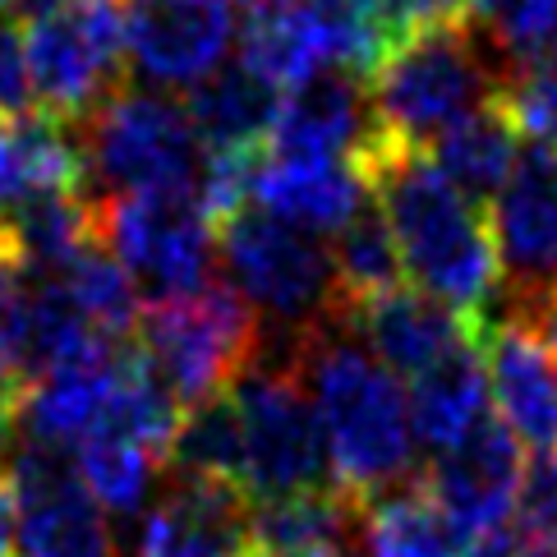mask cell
<instances>
[{
    "label": "cell",
    "instance_id": "6da1fadb",
    "mask_svg": "<svg viewBox=\"0 0 557 557\" xmlns=\"http://www.w3.org/2000/svg\"><path fill=\"white\" fill-rule=\"evenodd\" d=\"M290 369L305 383L327 437L336 488L355 503L420 480V437L410 424V396L387 364L346 327L342 313L290 336Z\"/></svg>",
    "mask_w": 557,
    "mask_h": 557
},
{
    "label": "cell",
    "instance_id": "7a4b0ae2",
    "mask_svg": "<svg viewBox=\"0 0 557 557\" xmlns=\"http://www.w3.org/2000/svg\"><path fill=\"white\" fill-rule=\"evenodd\" d=\"M355 166L387 216L410 282L456 313L484 323V309L503 286L488 212L474 208L429 162V152H410L383 134H373Z\"/></svg>",
    "mask_w": 557,
    "mask_h": 557
},
{
    "label": "cell",
    "instance_id": "3957f363",
    "mask_svg": "<svg viewBox=\"0 0 557 557\" xmlns=\"http://www.w3.org/2000/svg\"><path fill=\"white\" fill-rule=\"evenodd\" d=\"M511 65L488 47L474 18L406 33L369 78L373 125L410 152H429L451 125L503 102Z\"/></svg>",
    "mask_w": 557,
    "mask_h": 557
},
{
    "label": "cell",
    "instance_id": "277c9868",
    "mask_svg": "<svg viewBox=\"0 0 557 557\" xmlns=\"http://www.w3.org/2000/svg\"><path fill=\"white\" fill-rule=\"evenodd\" d=\"M78 134L84 152V194L92 203L148 194H194L203 144L185 107L157 88H121L102 102Z\"/></svg>",
    "mask_w": 557,
    "mask_h": 557
},
{
    "label": "cell",
    "instance_id": "5b68a950",
    "mask_svg": "<svg viewBox=\"0 0 557 557\" xmlns=\"http://www.w3.org/2000/svg\"><path fill=\"white\" fill-rule=\"evenodd\" d=\"M134 346L144 350V360L171 387L175 401L189 410L231 392L258 364L263 323L231 290L226 276H212L189 295L148 300V309L138 313Z\"/></svg>",
    "mask_w": 557,
    "mask_h": 557
},
{
    "label": "cell",
    "instance_id": "8992f818",
    "mask_svg": "<svg viewBox=\"0 0 557 557\" xmlns=\"http://www.w3.org/2000/svg\"><path fill=\"white\" fill-rule=\"evenodd\" d=\"M37 111L78 129L125 88L129 0H65L24 37Z\"/></svg>",
    "mask_w": 557,
    "mask_h": 557
},
{
    "label": "cell",
    "instance_id": "52a82bcc",
    "mask_svg": "<svg viewBox=\"0 0 557 557\" xmlns=\"http://www.w3.org/2000/svg\"><path fill=\"white\" fill-rule=\"evenodd\" d=\"M231 401L240 414V493L249 497V507L336 484L323 424H318V410L290 364H253L231 387Z\"/></svg>",
    "mask_w": 557,
    "mask_h": 557
},
{
    "label": "cell",
    "instance_id": "ba28073f",
    "mask_svg": "<svg viewBox=\"0 0 557 557\" xmlns=\"http://www.w3.org/2000/svg\"><path fill=\"white\" fill-rule=\"evenodd\" d=\"M216 253H222L231 290L258 318L282 323L290 336L336 313L332 249L318 245V235L245 208L216 231Z\"/></svg>",
    "mask_w": 557,
    "mask_h": 557
},
{
    "label": "cell",
    "instance_id": "9c48e42d",
    "mask_svg": "<svg viewBox=\"0 0 557 557\" xmlns=\"http://www.w3.org/2000/svg\"><path fill=\"white\" fill-rule=\"evenodd\" d=\"M97 208V235L121 258L134 286H148L152 300L189 295L212 282L216 226L194 194L111 198Z\"/></svg>",
    "mask_w": 557,
    "mask_h": 557
},
{
    "label": "cell",
    "instance_id": "30bf717a",
    "mask_svg": "<svg viewBox=\"0 0 557 557\" xmlns=\"http://www.w3.org/2000/svg\"><path fill=\"white\" fill-rule=\"evenodd\" d=\"M525 466L530 461L521 437L497 420V410H488L461 443L433 456L420 470V484L437 511L461 530V540H484V534L507 530Z\"/></svg>",
    "mask_w": 557,
    "mask_h": 557
},
{
    "label": "cell",
    "instance_id": "8fae6325",
    "mask_svg": "<svg viewBox=\"0 0 557 557\" xmlns=\"http://www.w3.org/2000/svg\"><path fill=\"white\" fill-rule=\"evenodd\" d=\"M5 474L18 503V557H121L74 456L24 443Z\"/></svg>",
    "mask_w": 557,
    "mask_h": 557
},
{
    "label": "cell",
    "instance_id": "7c38bea8",
    "mask_svg": "<svg viewBox=\"0 0 557 557\" xmlns=\"http://www.w3.org/2000/svg\"><path fill=\"white\" fill-rule=\"evenodd\" d=\"M497 272L511 300L557 290V148H525L488 208Z\"/></svg>",
    "mask_w": 557,
    "mask_h": 557
},
{
    "label": "cell",
    "instance_id": "4fadbf2b",
    "mask_svg": "<svg viewBox=\"0 0 557 557\" xmlns=\"http://www.w3.org/2000/svg\"><path fill=\"white\" fill-rule=\"evenodd\" d=\"M235 42L231 0H129V65L157 88H198Z\"/></svg>",
    "mask_w": 557,
    "mask_h": 557
},
{
    "label": "cell",
    "instance_id": "5bb4252c",
    "mask_svg": "<svg viewBox=\"0 0 557 557\" xmlns=\"http://www.w3.org/2000/svg\"><path fill=\"white\" fill-rule=\"evenodd\" d=\"M342 318L373 350V360L387 364L396 377H420L437 360H447L451 350L484 336V323H474V318L456 313L451 305L433 300L420 286H396Z\"/></svg>",
    "mask_w": 557,
    "mask_h": 557
},
{
    "label": "cell",
    "instance_id": "9a60e30c",
    "mask_svg": "<svg viewBox=\"0 0 557 557\" xmlns=\"http://www.w3.org/2000/svg\"><path fill=\"white\" fill-rule=\"evenodd\" d=\"M373 102L369 78L346 70H323L309 84L282 97L276 125L268 138L272 157H342L360 162V152L373 144Z\"/></svg>",
    "mask_w": 557,
    "mask_h": 557
},
{
    "label": "cell",
    "instance_id": "2e32d148",
    "mask_svg": "<svg viewBox=\"0 0 557 557\" xmlns=\"http://www.w3.org/2000/svg\"><path fill=\"white\" fill-rule=\"evenodd\" d=\"M249 497L235 484L175 480L144 516L134 557H240L249 548Z\"/></svg>",
    "mask_w": 557,
    "mask_h": 557
},
{
    "label": "cell",
    "instance_id": "e0dca14e",
    "mask_svg": "<svg viewBox=\"0 0 557 557\" xmlns=\"http://www.w3.org/2000/svg\"><path fill=\"white\" fill-rule=\"evenodd\" d=\"M258 212L276 216L305 235H332L360 212L373 189L355 162L342 157H272L263 148V166L253 181Z\"/></svg>",
    "mask_w": 557,
    "mask_h": 557
},
{
    "label": "cell",
    "instance_id": "ac0fdd59",
    "mask_svg": "<svg viewBox=\"0 0 557 557\" xmlns=\"http://www.w3.org/2000/svg\"><path fill=\"white\" fill-rule=\"evenodd\" d=\"M484 364H488V396L521 447L553 451L557 447V364L534 336L507 318L484 327Z\"/></svg>",
    "mask_w": 557,
    "mask_h": 557
},
{
    "label": "cell",
    "instance_id": "d6986e66",
    "mask_svg": "<svg viewBox=\"0 0 557 557\" xmlns=\"http://www.w3.org/2000/svg\"><path fill=\"white\" fill-rule=\"evenodd\" d=\"M364 503L346 488H318L249 511V544L286 557H346L360 544Z\"/></svg>",
    "mask_w": 557,
    "mask_h": 557
},
{
    "label": "cell",
    "instance_id": "ffe728a7",
    "mask_svg": "<svg viewBox=\"0 0 557 557\" xmlns=\"http://www.w3.org/2000/svg\"><path fill=\"white\" fill-rule=\"evenodd\" d=\"M276 111H282V88H272L245 61H231L216 74H208L198 88H189V102H185V115L203 152L268 148Z\"/></svg>",
    "mask_w": 557,
    "mask_h": 557
},
{
    "label": "cell",
    "instance_id": "44dd1931",
    "mask_svg": "<svg viewBox=\"0 0 557 557\" xmlns=\"http://www.w3.org/2000/svg\"><path fill=\"white\" fill-rule=\"evenodd\" d=\"M410 424L420 447L433 456L456 447L461 437L488 414V364H484V336L451 350L420 377H410Z\"/></svg>",
    "mask_w": 557,
    "mask_h": 557
},
{
    "label": "cell",
    "instance_id": "7402d4cb",
    "mask_svg": "<svg viewBox=\"0 0 557 557\" xmlns=\"http://www.w3.org/2000/svg\"><path fill=\"white\" fill-rule=\"evenodd\" d=\"M521 129L507 115L503 102H488L474 115H466L461 125H451L437 144L429 148V162L461 189L474 208H484L488 198L503 194L511 181L516 162H521Z\"/></svg>",
    "mask_w": 557,
    "mask_h": 557
},
{
    "label": "cell",
    "instance_id": "603a6c76",
    "mask_svg": "<svg viewBox=\"0 0 557 557\" xmlns=\"http://www.w3.org/2000/svg\"><path fill=\"white\" fill-rule=\"evenodd\" d=\"M240 61L253 74H263L272 88L295 92L327 70V51L300 0H272L240 18Z\"/></svg>",
    "mask_w": 557,
    "mask_h": 557
},
{
    "label": "cell",
    "instance_id": "cb8c5ba5",
    "mask_svg": "<svg viewBox=\"0 0 557 557\" xmlns=\"http://www.w3.org/2000/svg\"><path fill=\"white\" fill-rule=\"evenodd\" d=\"M360 548H364V557H461L466 540H461V530L437 511L424 484L410 480L406 488L383 493L377 503L364 507Z\"/></svg>",
    "mask_w": 557,
    "mask_h": 557
},
{
    "label": "cell",
    "instance_id": "d4e9b609",
    "mask_svg": "<svg viewBox=\"0 0 557 557\" xmlns=\"http://www.w3.org/2000/svg\"><path fill=\"white\" fill-rule=\"evenodd\" d=\"M332 272H336V313H350L377 295H387L401 286V249H396V235L387 226L377 198L350 216V222L336 231L332 245Z\"/></svg>",
    "mask_w": 557,
    "mask_h": 557
},
{
    "label": "cell",
    "instance_id": "484cf974",
    "mask_svg": "<svg viewBox=\"0 0 557 557\" xmlns=\"http://www.w3.org/2000/svg\"><path fill=\"white\" fill-rule=\"evenodd\" d=\"M51 282L61 286L78 309H84V318L102 336H111V342H129L134 336L138 313H144V305H138V286H134V276L125 272V263L102 240L78 249L70 263L51 276Z\"/></svg>",
    "mask_w": 557,
    "mask_h": 557
},
{
    "label": "cell",
    "instance_id": "4316f807",
    "mask_svg": "<svg viewBox=\"0 0 557 557\" xmlns=\"http://www.w3.org/2000/svg\"><path fill=\"white\" fill-rule=\"evenodd\" d=\"M171 470L181 474V480H208V484L240 488L245 447H240V414H235L231 392L185 410L181 433H175V443H171Z\"/></svg>",
    "mask_w": 557,
    "mask_h": 557
},
{
    "label": "cell",
    "instance_id": "83f0119b",
    "mask_svg": "<svg viewBox=\"0 0 557 557\" xmlns=\"http://www.w3.org/2000/svg\"><path fill=\"white\" fill-rule=\"evenodd\" d=\"M78 456V480H84L88 497L102 516H115V521H129L148 507L152 484H157V456H148L144 447L121 443V437H88Z\"/></svg>",
    "mask_w": 557,
    "mask_h": 557
},
{
    "label": "cell",
    "instance_id": "f1b7e54d",
    "mask_svg": "<svg viewBox=\"0 0 557 557\" xmlns=\"http://www.w3.org/2000/svg\"><path fill=\"white\" fill-rule=\"evenodd\" d=\"M309 24L318 33V42L327 51V65L373 78V70L387 61V51L396 47V37L377 18L369 0H300Z\"/></svg>",
    "mask_w": 557,
    "mask_h": 557
},
{
    "label": "cell",
    "instance_id": "f546056e",
    "mask_svg": "<svg viewBox=\"0 0 557 557\" xmlns=\"http://www.w3.org/2000/svg\"><path fill=\"white\" fill-rule=\"evenodd\" d=\"M470 18L507 65L557 47V0H470Z\"/></svg>",
    "mask_w": 557,
    "mask_h": 557
},
{
    "label": "cell",
    "instance_id": "4dcf8cb0",
    "mask_svg": "<svg viewBox=\"0 0 557 557\" xmlns=\"http://www.w3.org/2000/svg\"><path fill=\"white\" fill-rule=\"evenodd\" d=\"M503 107L534 148H557V47L511 65Z\"/></svg>",
    "mask_w": 557,
    "mask_h": 557
},
{
    "label": "cell",
    "instance_id": "1f68e13d",
    "mask_svg": "<svg viewBox=\"0 0 557 557\" xmlns=\"http://www.w3.org/2000/svg\"><path fill=\"white\" fill-rule=\"evenodd\" d=\"M33 383V282L0 253V392L24 396Z\"/></svg>",
    "mask_w": 557,
    "mask_h": 557
},
{
    "label": "cell",
    "instance_id": "d6a6232c",
    "mask_svg": "<svg viewBox=\"0 0 557 557\" xmlns=\"http://www.w3.org/2000/svg\"><path fill=\"white\" fill-rule=\"evenodd\" d=\"M511 516H516V534H521L525 548L557 553V456L553 451H534Z\"/></svg>",
    "mask_w": 557,
    "mask_h": 557
},
{
    "label": "cell",
    "instance_id": "836d02e7",
    "mask_svg": "<svg viewBox=\"0 0 557 557\" xmlns=\"http://www.w3.org/2000/svg\"><path fill=\"white\" fill-rule=\"evenodd\" d=\"M33 111H37V97H33V78H28L24 33H18L10 10H0V125L24 121Z\"/></svg>",
    "mask_w": 557,
    "mask_h": 557
},
{
    "label": "cell",
    "instance_id": "e575fe53",
    "mask_svg": "<svg viewBox=\"0 0 557 557\" xmlns=\"http://www.w3.org/2000/svg\"><path fill=\"white\" fill-rule=\"evenodd\" d=\"M369 5L377 10V18L387 24V33L396 37V42H401L406 33L470 18V0H369Z\"/></svg>",
    "mask_w": 557,
    "mask_h": 557
},
{
    "label": "cell",
    "instance_id": "d590c367",
    "mask_svg": "<svg viewBox=\"0 0 557 557\" xmlns=\"http://www.w3.org/2000/svg\"><path fill=\"white\" fill-rule=\"evenodd\" d=\"M511 318L553 355V364H557V290L530 295V300H511Z\"/></svg>",
    "mask_w": 557,
    "mask_h": 557
},
{
    "label": "cell",
    "instance_id": "8d00e7d4",
    "mask_svg": "<svg viewBox=\"0 0 557 557\" xmlns=\"http://www.w3.org/2000/svg\"><path fill=\"white\" fill-rule=\"evenodd\" d=\"M0 557H18V503L10 474H0Z\"/></svg>",
    "mask_w": 557,
    "mask_h": 557
},
{
    "label": "cell",
    "instance_id": "74e56055",
    "mask_svg": "<svg viewBox=\"0 0 557 557\" xmlns=\"http://www.w3.org/2000/svg\"><path fill=\"white\" fill-rule=\"evenodd\" d=\"M461 557H525L521 540L507 530H497V534H484V540H466Z\"/></svg>",
    "mask_w": 557,
    "mask_h": 557
},
{
    "label": "cell",
    "instance_id": "f35d334b",
    "mask_svg": "<svg viewBox=\"0 0 557 557\" xmlns=\"http://www.w3.org/2000/svg\"><path fill=\"white\" fill-rule=\"evenodd\" d=\"M14 424H18V396L0 392V451L10 447V433H14Z\"/></svg>",
    "mask_w": 557,
    "mask_h": 557
},
{
    "label": "cell",
    "instance_id": "ab89813d",
    "mask_svg": "<svg viewBox=\"0 0 557 557\" xmlns=\"http://www.w3.org/2000/svg\"><path fill=\"white\" fill-rule=\"evenodd\" d=\"M240 557H286V553H268V548H253V544H249Z\"/></svg>",
    "mask_w": 557,
    "mask_h": 557
},
{
    "label": "cell",
    "instance_id": "60d3db41",
    "mask_svg": "<svg viewBox=\"0 0 557 557\" xmlns=\"http://www.w3.org/2000/svg\"><path fill=\"white\" fill-rule=\"evenodd\" d=\"M525 548V544H521ZM525 557H557V553H548V548H525Z\"/></svg>",
    "mask_w": 557,
    "mask_h": 557
},
{
    "label": "cell",
    "instance_id": "b9f144b4",
    "mask_svg": "<svg viewBox=\"0 0 557 557\" xmlns=\"http://www.w3.org/2000/svg\"><path fill=\"white\" fill-rule=\"evenodd\" d=\"M0 10H10V0H0Z\"/></svg>",
    "mask_w": 557,
    "mask_h": 557
},
{
    "label": "cell",
    "instance_id": "7bdbcfd3",
    "mask_svg": "<svg viewBox=\"0 0 557 557\" xmlns=\"http://www.w3.org/2000/svg\"><path fill=\"white\" fill-rule=\"evenodd\" d=\"M346 557H364V553H346Z\"/></svg>",
    "mask_w": 557,
    "mask_h": 557
}]
</instances>
